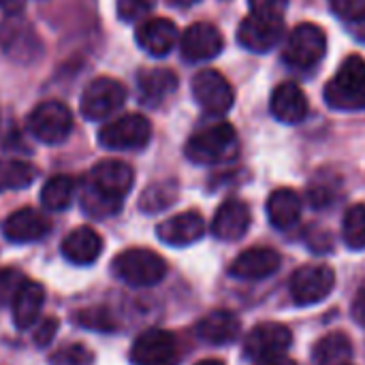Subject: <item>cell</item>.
I'll return each instance as SVG.
<instances>
[{"instance_id": "cell-7", "label": "cell", "mask_w": 365, "mask_h": 365, "mask_svg": "<svg viewBox=\"0 0 365 365\" xmlns=\"http://www.w3.org/2000/svg\"><path fill=\"white\" fill-rule=\"evenodd\" d=\"M152 137L150 122L139 113H126L111 122H107L98 130V143L105 150L124 152V150H141L148 145Z\"/></svg>"}, {"instance_id": "cell-14", "label": "cell", "mask_w": 365, "mask_h": 365, "mask_svg": "<svg viewBox=\"0 0 365 365\" xmlns=\"http://www.w3.org/2000/svg\"><path fill=\"white\" fill-rule=\"evenodd\" d=\"M225 47L222 34L207 21H197L180 36V51L186 62H207L216 58Z\"/></svg>"}, {"instance_id": "cell-19", "label": "cell", "mask_w": 365, "mask_h": 365, "mask_svg": "<svg viewBox=\"0 0 365 365\" xmlns=\"http://www.w3.org/2000/svg\"><path fill=\"white\" fill-rule=\"evenodd\" d=\"M280 263L282 259L274 248H250L231 263L229 274L237 280H263L274 276Z\"/></svg>"}, {"instance_id": "cell-4", "label": "cell", "mask_w": 365, "mask_h": 365, "mask_svg": "<svg viewBox=\"0 0 365 365\" xmlns=\"http://www.w3.org/2000/svg\"><path fill=\"white\" fill-rule=\"evenodd\" d=\"M113 274L130 287H154L167 276V263L148 248H130L113 259Z\"/></svg>"}, {"instance_id": "cell-9", "label": "cell", "mask_w": 365, "mask_h": 365, "mask_svg": "<svg viewBox=\"0 0 365 365\" xmlns=\"http://www.w3.org/2000/svg\"><path fill=\"white\" fill-rule=\"evenodd\" d=\"M192 96L210 115H225L235 101L233 86L214 68H203L192 77Z\"/></svg>"}, {"instance_id": "cell-25", "label": "cell", "mask_w": 365, "mask_h": 365, "mask_svg": "<svg viewBox=\"0 0 365 365\" xmlns=\"http://www.w3.org/2000/svg\"><path fill=\"white\" fill-rule=\"evenodd\" d=\"M267 216L269 222L280 229L287 231L291 227L297 225L299 216H302V199L295 190L291 188H278L269 195L267 199Z\"/></svg>"}, {"instance_id": "cell-3", "label": "cell", "mask_w": 365, "mask_h": 365, "mask_svg": "<svg viewBox=\"0 0 365 365\" xmlns=\"http://www.w3.org/2000/svg\"><path fill=\"white\" fill-rule=\"evenodd\" d=\"M325 101L340 111H355L365 107V60L361 56H349L334 79L325 86Z\"/></svg>"}, {"instance_id": "cell-43", "label": "cell", "mask_w": 365, "mask_h": 365, "mask_svg": "<svg viewBox=\"0 0 365 365\" xmlns=\"http://www.w3.org/2000/svg\"><path fill=\"white\" fill-rule=\"evenodd\" d=\"M197 365H225L220 359H205V361H199Z\"/></svg>"}, {"instance_id": "cell-22", "label": "cell", "mask_w": 365, "mask_h": 365, "mask_svg": "<svg viewBox=\"0 0 365 365\" xmlns=\"http://www.w3.org/2000/svg\"><path fill=\"white\" fill-rule=\"evenodd\" d=\"M103 252L101 235L90 227H79L71 231L62 242V255L73 265H92Z\"/></svg>"}, {"instance_id": "cell-42", "label": "cell", "mask_w": 365, "mask_h": 365, "mask_svg": "<svg viewBox=\"0 0 365 365\" xmlns=\"http://www.w3.org/2000/svg\"><path fill=\"white\" fill-rule=\"evenodd\" d=\"M173 6H190V4H195L197 0H169Z\"/></svg>"}, {"instance_id": "cell-8", "label": "cell", "mask_w": 365, "mask_h": 365, "mask_svg": "<svg viewBox=\"0 0 365 365\" xmlns=\"http://www.w3.org/2000/svg\"><path fill=\"white\" fill-rule=\"evenodd\" d=\"M126 101V88L111 77H98L88 83L81 94L79 111L86 120H105L113 111H118Z\"/></svg>"}, {"instance_id": "cell-13", "label": "cell", "mask_w": 365, "mask_h": 365, "mask_svg": "<svg viewBox=\"0 0 365 365\" xmlns=\"http://www.w3.org/2000/svg\"><path fill=\"white\" fill-rule=\"evenodd\" d=\"M291 344H293V336H291V329L287 325L263 323V325H257L246 336L244 353L248 359L261 361V359L284 355L291 349Z\"/></svg>"}, {"instance_id": "cell-26", "label": "cell", "mask_w": 365, "mask_h": 365, "mask_svg": "<svg viewBox=\"0 0 365 365\" xmlns=\"http://www.w3.org/2000/svg\"><path fill=\"white\" fill-rule=\"evenodd\" d=\"M43 304H45V289L38 282L28 280L11 304L13 306V323L17 325V329L32 327L41 317Z\"/></svg>"}, {"instance_id": "cell-10", "label": "cell", "mask_w": 365, "mask_h": 365, "mask_svg": "<svg viewBox=\"0 0 365 365\" xmlns=\"http://www.w3.org/2000/svg\"><path fill=\"white\" fill-rule=\"evenodd\" d=\"M284 30V15H263L250 13L237 30V41L242 47L255 53H265L280 43Z\"/></svg>"}, {"instance_id": "cell-35", "label": "cell", "mask_w": 365, "mask_h": 365, "mask_svg": "<svg viewBox=\"0 0 365 365\" xmlns=\"http://www.w3.org/2000/svg\"><path fill=\"white\" fill-rule=\"evenodd\" d=\"M329 6L344 21H365V0H329Z\"/></svg>"}, {"instance_id": "cell-20", "label": "cell", "mask_w": 365, "mask_h": 365, "mask_svg": "<svg viewBox=\"0 0 365 365\" xmlns=\"http://www.w3.org/2000/svg\"><path fill=\"white\" fill-rule=\"evenodd\" d=\"M51 229V222L47 220L45 214L32 210V207H21L13 212L4 220V237L13 244H30L41 237H45Z\"/></svg>"}, {"instance_id": "cell-36", "label": "cell", "mask_w": 365, "mask_h": 365, "mask_svg": "<svg viewBox=\"0 0 365 365\" xmlns=\"http://www.w3.org/2000/svg\"><path fill=\"white\" fill-rule=\"evenodd\" d=\"M156 0H118V15L124 21H135L150 13Z\"/></svg>"}, {"instance_id": "cell-5", "label": "cell", "mask_w": 365, "mask_h": 365, "mask_svg": "<svg viewBox=\"0 0 365 365\" xmlns=\"http://www.w3.org/2000/svg\"><path fill=\"white\" fill-rule=\"evenodd\" d=\"M28 130L34 139L47 145H58L66 141L73 130L71 109L60 101H43L28 115Z\"/></svg>"}, {"instance_id": "cell-32", "label": "cell", "mask_w": 365, "mask_h": 365, "mask_svg": "<svg viewBox=\"0 0 365 365\" xmlns=\"http://www.w3.org/2000/svg\"><path fill=\"white\" fill-rule=\"evenodd\" d=\"M26 282L28 280L19 269H13V267L0 269V308L13 304V299L17 297V293L21 291Z\"/></svg>"}, {"instance_id": "cell-12", "label": "cell", "mask_w": 365, "mask_h": 365, "mask_svg": "<svg viewBox=\"0 0 365 365\" xmlns=\"http://www.w3.org/2000/svg\"><path fill=\"white\" fill-rule=\"evenodd\" d=\"M178 359H180L178 340L173 338V334L165 329L143 331L130 349L133 365H175Z\"/></svg>"}, {"instance_id": "cell-44", "label": "cell", "mask_w": 365, "mask_h": 365, "mask_svg": "<svg viewBox=\"0 0 365 365\" xmlns=\"http://www.w3.org/2000/svg\"><path fill=\"white\" fill-rule=\"evenodd\" d=\"M344 365H349V364H344Z\"/></svg>"}, {"instance_id": "cell-16", "label": "cell", "mask_w": 365, "mask_h": 365, "mask_svg": "<svg viewBox=\"0 0 365 365\" xmlns=\"http://www.w3.org/2000/svg\"><path fill=\"white\" fill-rule=\"evenodd\" d=\"M135 36H137V45L145 53H150L154 58H163L178 45L180 32H178V26L171 19L152 17V19H145L137 28Z\"/></svg>"}, {"instance_id": "cell-34", "label": "cell", "mask_w": 365, "mask_h": 365, "mask_svg": "<svg viewBox=\"0 0 365 365\" xmlns=\"http://www.w3.org/2000/svg\"><path fill=\"white\" fill-rule=\"evenodd\" d=\"M77 323L88 327V329H96V331H113L115 323L113 317L105 310V308H88L81 310L77 314Z\"/></svg>"}, {"instance_id": "cell-37", "label": "cell", "mask_w": 365, "mask_h": 365, "mask_svg": "<svg viewBox=\"0 0 365 365\" xmlns=\"http://www.w3.org/2000/svg\"><path fill=\"white\" fill-rule=\"evenodd\" d=\"M289 0H250V13L263 15H284Z\"/></svg>"}, {"instance_id": "cell-11", "label": "cell", "mask_w": 365, "mask_h": 365, "mask_svg": "<svg viewBox=\"0 0 365 365\" xmlns=\"http://www.w3.org/2000/svg\"><path fill=\"white\" fill-rule=\"evenodd\" d=\"M336 287V274L327 265H304L291 278V295L297 306L321 304Z\"/></svg>"}, {"instance_id": "cell-15", "label": "cell", "mask_w": 365, "mask_h": 365, "mask_svg": "<svg viewBox=\"0 0 365 365\" xmlns=\"http://www.w3.org/2000/svg\"><path fill=\"white\" fill-rule=\"evenodd\" d=\"M205 233V220L199 212H184L178 216L167 218L158 225L156 235L163 244L184 248L199 242Z\"/></svg>"}, {"instance_id": "cell-2", "label": "cell", "mask_w": 365, "mask_h": 365, "mask_svg": "<svg viewBox=\"0 0 365 365\" xmlns=\"http://www.w3.org/2000/svg\"><path fill=\"white\" fill-rule=\"evenodd\" d=\"M237 152V133L229 122H212L199 128L186 143L188 160L197 165H218Z\"/></svg>"}, {"instance_id": "cell-41", "label": "cell", "mask_w": 365, "mask_h": 365, "mask_svg": "<svg viewBox=\"0 0 365 365\" xmlns=\"http://www.w3.org/2000/svg\"><path fill=\"white\" fill-rule=\"evenodd\" d=\"M24 6V0H0V9H4L6 13H17Z\"/></svg>"}, {"instance_id": "cell-1", "label": "cell", "mask_w": 365, "mask_h": 365, "mask_svg": "<svg viewBox=\"0 0 365 365\" xmlns=\"http://www.w3.org/2000/svg\"><path fill=\"white\" fill-rule=\"evenodd\" d=\"M135 173L130 165L107 158L94 165L83 188L81 205L92 218H107L120 212L124 197L130 192Z\"/></svg>"}, {"instance_id": "cell-40", "label": "cell", "mask_w": 365, "mask_h": 365, "mask_svg": "<svg viewBox=\"0 0 365 365\" xmlns=\"http://www.w3.org/2000/svg\"><path fill=\"white\" fill-rule=\"evenodd\" d=\"M257 365H297L293 359H289L287 355H278V357H269V359H261Z\"/></svg>"}, {"instance_id": "cell-33", "label": "cell", "mask_w": 365, "mask_h": 365, "mask_svg": "<svg viewBox=\"0 0 365 365\" xmlns=\"http://www.w3.org/2000/svg\"><path fill=\"white\" fill-rule=\"evenodd\" d=\"M94 355L83 344H71L51 355V365H92Z\"/></svg>"}, {"instance_id": "cell-30", "label": "cell", "mask_w": 365, "mask_h": 365, "mask_svg": "<svg viewBox=\"0 0 365 365\" xmlns=\"http://www.w3.org/2000/svg\"><path fill=\"white\" fill-rule=\"evenodd\" d=\"M342 235L349 248L364 250L365 248V205H353L344 214L342 222Z\"/></svg>"}, {"instance_id": "cell-18", "label": "cell", "mask_w": 365, "mask_h": 365, "mask_svg": "<svg viewBox=\"0 0 365 365\" xmlns=\"http://www.w3.org/2000/svg\"><path fill=\"white\" fill-rule=\"evenodd\" d=\"M250 229V210L240 199L225 201L212 220V235L220 242H237Z\"/></svg>"}, {"instance_id": "cell-23", "label": "cell", "mask_w": 365, "mask_h": 365, "mask_svg": "<svg viewBox=\"0 0 365 365\" xmlns=\"http://www.w3.org/2000/svg\"><path fill=\"white\" fill-rule=\"evenodd\" d=\"M242 331L240 319L229 310H214L197 323V336L207 344H229Z\"/></svg>"}, {"instance_id": "cell-6", "label": "cell", "mask_w": 365, "mask_h": 365, "mask_svg": "<svg viewBox=\"0 0 365 365\" xmlns=\"http://www.w3.org/2000/svg\"><path fill=\"white\" fill-rule=\"evenodd\" d=\"M327 53V34L317 24H299L287 38L284 62L293 68H310Z\"/></svg>"}, {"instance_id": "cell-39", "label": "cell", "mask_w": 365, "mask_h": 365, "mask_svg": "<svg viewBox=\"0 0 365 365\" xmlns=\"http://www.w3.org/2000/svg\"><path fill=\"white\" fill-rule=\"evenodd\" d=\"M353 319L361 327H365V289L355 295V302H353Z\"/></svg>"}, {"instance_id": "cell-17", "label": "cell", "mask_w": 365, "mask_h": 365, "mask_svg": "<svg viewBox=\"0 0 365 365\" xmlns=\"http://www.w3.org/2000/svg\"><path fill=\"white\" fill-rule=\"evenodd\" d=\"M0 45L2 49L21 62H30L34 53H38V36L30 24H26L19 17H9L0 28Z\"/></svg>"}, {"instance_id": "cell-29", "label": "cell", "mask_w": 365, "mask_h": 365, "mask_svg": "<svg viewBox=\"0 0 365 365\" xmlns=\"http://www.w3.org/2000/svg\"><path fill=\"white\" fill-rule=\"evenodd\" d=\"M36 178V169L24 160H0V192L21 190Z\"/></svg>"}, {"instance_id": "cell-28", "label": "cell", "mask_w": 365, "mask_h": 365, "mask_svg": "<svg viewBox=\"0 0 365 365\" xmlns=\"http://www.w3.org/2000/svg\"><path fill=\"white\" fill-rule=\"evenodd\" d=\"M75 197V180L68 175H53L45 182L41 190V203L49 212H62L71 205Z\"/></svg>"}, {"instance_id": "cell-27", "label": "cell", "mask_w": 365, "mask_h": 365, "mask_svg": "<svg viewBox=\"0 0 365 365\" xmlns=\"http://www.w3.org/2000/svg\"><path fill=\"white\" fill-rule=\"evenodd\" d=\"M312 357L317 365H344L353 357V344L346 334L334 331V334L323 336L314 344Z\"/></svg>"}, {"instance_id": "cell-21", "label": "cell", "mask_w": 365, "mask_h": 365, "mask_svg": "<svg viewBox=\"0 0 365 365\" xmlns=\"http://www.w3.org/2000/svg\"><path fill=\"white\" fill-rule=\"evenodd\" d=\"M269 109L276 120L284 124H299L308 115V98L297 83L284 81L274 90Z\"/></svg>"}, {"instance_id": "cell-24", "label": "cell", "mask_w": 365, "mask_h": 365, "mask_svg": "<svg viewBox=\"0 0 365 365\" xmlns=\"http://www.w3.org/2000/svg\"><path fill=\"white\" fill-rule=\"evenodd\" d=\"M137 86L145 105H158L178 90V75L169 68H148L137 75Z\"/></svg>"}, {"instance_id": "cell-31", "label": "cell", "mask_w": 365, "mask_h": 365, "mask_svg": "<svg viewBox=\"0 0 365 365\" xmlns=\"http://www.w3.org/2000/svg\"><path fill=\"white\" fill-rule=\"evenodd\" d=\"M175 201V184H154L141 197L143 212H160Z\"/></svg>"}, {"instance_id": "cell-38", "label": "cell", "mask_w": 365, "mask_h": 365, "mask_svg": "<svg viewBox=\"0 0 365 365\" xmlns=\"http://www.w3.org/2000/svg\"><path fill=\"white\" fill-rule=\"evenodd\" d=\"M56 331H58V321H56L53 317H47V319H43L41 325L36 327V331H34V342H36L38 346H47V344L53 340Z\"/></svg>"}]
</instances>
